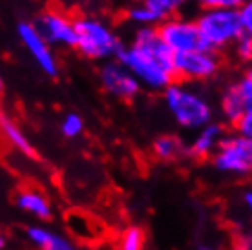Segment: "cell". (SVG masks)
<instances>
[{
	"instance_id": "obj_25",
	"label": "cell",
	"mask_w": 252,
	"mask_h": 250,
	"mask_svg": "<svg viewBox=\"0 0 252 250\" xmlns=\"http://www.w3.org/2000/svg\"><path fill=\"white\" fill-rule=\"evenodd\" d=\"M247 0H199L201 7H225V9H240Z\"/></svg>"
},
{
	"instance_id": "obj_11",
	"label": "cell",
	"mask_w": 252,
	"mask_h": 250,
	"mask_svg": "<svg viewBox=\"0 0 252 250\" xmlns=\"http://www.w3.org/2000/svg\"><path fill=\"white\" fill-rule=\"evenodd\" d=\"M225 137V130L220 123H208L203 128L195 130V135L192 139V143L189 146V154L197 159H205V157L214 156V152L218 150L221 139Z\"/></svg>"
},
{
	"instance_id": "obj_18",
	"label": "cell",
	"mask_w": 252,
	"mask_h": 250,
	"mask_svg": "<svg viewBox=\"0 0 252 250\" xmlns=\"http://www.w3.org/2000/svg\"><path fill=\"white\" fill-rule=\"evenodd\" d=\"M143 2L158 15L161 22L164 19H170V17L179 15V11L187 4V0H143Z\"/></svg>"
},
{
	"instance_id": "obj_4",
	"label": "cell",
	"mask_w": 252,
	"mask_h": 250,
	"mask_svg": "<svg viewBox=\"0 0 252 250\" xmlns=\"http://www.w3.org/2000/svg\"><path fill=\"white\" fill-rule=\"evenodd\" d=\"M117 59L137 77L143 88L150 92H164L176 81L174 69L164 66L154 53L137 44L132 42L128 46H123Z\"/></svg>"
},
{
	"instance_id": "obj_16",
	"label": "cell",
	"mask_w": 252,
	"mask_h": 250,
	"mask_svg": "<svg viewBox=\"0 0 252 250\" xmlns=\"http://www.w3.org/2000/svg\"><path fill=\"white\" fill-rule=\"evenodd\" d=\"M247 102L245 99L241 97L240 90L236 88V84L232 86H228L225 90V94L221 97V113H223V117L230 123V125H236L240 117L245 113L247 110Z\"/></svg>"
},
{
	"instance_id": "obj_19",
	"label": "cell",
	"mask_w": 252,
	"mask_h": 250,
	"mask_svg": "<svg viewBox=\"0 0 252 250\" xmlns=\"http://www.w3.org/2000/svg\"><path fill=\"white\" fill-rule=\"evenodd\" d=\"M145 243H146L145 230L137 225L126 226L119 238L121 250H141V249H145Z\"/></svg>"
},
{
	"instance_id": "obj_23",
	"label": "cell",
	"mask_w": 252,
	"mask_h": 250,
	"mask_svg": "<svg viewBox=\"0 0 252 250\" xmlns=\"http://www.w3.org/2000/svg\"><path fill=\"white\" fill-rule=\"evenodd\" d=\"M238 11H240V20H241L243 33L252 37V0H247Z\"/></svg>"
},
{
	"instance_id": "obj_6",
	"label": "cell",
	"mask_w": 252,
	"mask_h": 250,
	"mask_svg": "<svg viewBox=\"0 0 252 250\" xmlns=\"http://www.w3.org/2000/svg\"><path fill=\"white\" fill-rule=\"evenodd\" d=\"M220 51L199 48V50L176 53L174 71L176 79L187 82H205L218 75L221 68Z\"/></svg>"
},
{
	"instance_id": "obj_22",
	"label": "cell",
	"mask_w": 252,
	"mask_h": 250,
	"mask_svg": "<svg viewBox=\"0 0 252 250\" xmlns=\"http://www.w3.org/2000/svg\"><path fill=\"white\" fill-rule=\"evenodd\" d=\"M236 88L240 90V94H241V97L245 99L247 106L251 108L252 106V66L243 71L241 79L236 82Z\"/></svg>"
},
{
	"instance_id": "obj_7",
	"label": "cell",
	"mask_w": 252,
	"mask_h": 250,
	"mask_svg": "<svg viewBox=\"0 0 252 250\" xmlns=\"http://www.w3.org/2000/svg\"><path fill=\"white\" fill-rule=\"evenodd\" d=\"M33 24L42 37L59 48H75L77 44V24L75 19L59 9H44L38 13Z\"/></svg>"
},
{
	"instance_id": "obj_26",
	"label": "cell",
	"mask_w": 252,
	"mask_h": 250,
	"mask_svg": "<svg viewBox=\"0 0 252 250\" xmlns=\"http://www.w3.org/2000/svg\"><path fill=\"white\" fill-rule=\"evenodd\" d=\"M240 247L241 249H251L252 250V232H249V234H245V236H241Z\"/></svg>"
},
{
	"instance_id": "obj_10",
	"label": "cell",
	"mask_w": 252,
	"mask_h": 250,
	"mask_svg": "<svg viewBox=\"0 0 252 250\" xmlns=\"http://www.w3.org/2000/svg\"><path fill=\"white\" fill-rule=\"evenodd\" d=\"M17 35H19L22 46L35 61V64L40 68V71L48 77H57L59 62L55 53H53V46L42 37V33L35 28V24L33 22H19Z\"/></svg>"
},
{
	"instance_id": "obj_12",
	"label": "cell",
	"mask_w": 252,
	"mask_h": 250,
	"mask_svg": "<svg viewBox=\"0 0 252 250\" xmlns=\"http://www.w3.org/2000/svg\"><path fill=\"white\" fill-rule=\"evenodd\" d=\"M15 205L19 210L32 218H37L38 221H46L53 214L50 199L37 188H20L15 194Z\"/></svg>"
},
{
	"instance_id": "obj_1",
	"label": "cell",
	"mask_w": 252,
	"mask_h": 250,
	"mask_svg": "<svg viewBox=\"0 0 252 250\" xmlns=\"http://www.w3.org/2000/svg\"><path fill=\"white\" fill-rule=\"evenodd\" d=\"M163 100L172 119L185 130H199L214 117V110L205 95L187 81H176L163 92Z\"/></svg>"
},
{
	"instance_id": "obj_2",
	"label": "cell",
	"mask_w": 252,
	"mask_h": 250,
	"mask_svg": "<svg viewBox=\"0 0 252 250\" xmlns=\"http://www.w3.org/2000/svg\"><path fill=\"white\" fill-rule=\"evenodd\" d=\"M77 44L75 50L90 61H110L117 59L121 44L112 26L97 17H77Z\"/></svg>"
},
{
	"instance_id": "obj_5",
	"label": "cell",
	"mask_w": 252,
	"mask_h": 250,
	"mask_svg": "<svg viewBox=\"0 0 252 250\" xmlns=\"http://www.w3.org/2000/svg\"><path fill=\"white\" fill-rule=\"evenodd\" d=\"M212 164L221 174L249 175L252 174V139L241 133H225L218 150L212 156Z\"/></svg>"
},
{
	"instance_id": "obj_21",
	"label": "cell",
	"mask_w": 252,
	"mask_h": 250,
	"mask_svg": "<svg viewBox=\"0 0 252 250\" xmlns=\"http://www.w3.org/2000/svg\"><path fill=\"white\" fill-rule=\"evenodd\" d=\"M234 57L243 64H252V37L251 35H241L232 46Z\"/></svg>"
},
{
	"instance_id": "obj_8",
	"label": "cell",
	"mask_w": 252,
	"mask_h": 250,
	"mask_svg": "<svg viewBox=\"0 0 252 250\" xmlns=\"http://www.w3.org/2000/svg\"><path fill=\"white\" fill-rule=\"evenodd\" d=\"M99 81L106 94L119 100H132L133 97H137L143 88L137 77L119 59L104 61L99 69Z\"/></svg>"
},
{
	"instance_id": "obj_24",
	"label": "cell",
	"mask_w": 252,
	"mask_h": 250,
	"mask_svg": "<svg viewBox=\"0 0 252 250\" xmlns=\"http://www.w3.org/2000/svg\"><path fill=\"white\" fill-rule=\"evenodd\" d=\"M236 131L241 133V135H245V137H251L252 139V106L247 108L245 113L240 117V121L234 125Z\"/></svg>"
},
{
	"instance_id": "obj_20",
	"label": "cell",
	"mask_w": 252,
	"mask_h": 250,
	"mask_svg": "<svg viewBox=\"0 0 252 250\" xmlns=\"http://www.w3.org/2000/svg\"><path fill=\"white\" fill-rule=\"evenodd\" d=\"M84 131V119L79 113L68 112L61 121V133L66 139H75Z\"/></svg>"
},
{
	"instance_id": "obj_14",
	"label": "cell",
	"mask_w": 252,
	"mask_h": 250,
	"mask_svg": "<svg viewBox=\"0 0 252 250\" xmlns=\"http://www.w3.org/2000/svg\"><path fill=\"white\" fill-rule=\"evenodd\" d=\"M0 126H2V133H4V139H6V143L15 148L17 152H20L22 156L26 157H35V148H33L32 141L30 137L24 133V130L19 126V123H15V121L9 117V115H2L0 117Z\"/></svg>"
},
{
	"instance_id": "obj_13",
	"label": "cell",
	"mask_w": 252,
	"mask_h": 250,
	"mask_svg": "<svg viewBox=\"0 0 252 250\" xmlns=\"http://www.w3.org/2000/svg\"><path fill=\"white\" fill-rule=\"evenodd\" d=\"M26 239L35 249L40 250H73L75 245L66 236L57 234L42 225H30L26 228Z\"/></svg>"
},
{
	"instance_id": "obj_15",
	"label": "cell",
	"mask_w": 252,
	"mask_h": 250,
	"mask_svg": "<svg viewBox=\"0 0 252 250\" xmlns=\"http://www.w3.org/2000/svg\"><path fill=\"white\" fill-rule=\"evenodd\" d=\"M152 154L156 159L170 163V161H177L181 159L185 154H189V148L185 146V143L176 135H159L154 144H152Z\"/></svg>"
},
{
	"instance_id": "obj_27",
	"label": "cell",
	"mask_w": 252,
	"mask_h": 250,
	"mask_svg": "<svg viewBox=\"0 0 252 250\" xmlns=\"http://www.w3.org/2000/svg\"><path fill=\"white\" fill-rule=\"evenodd\" d=\"M243 203H245L247 210H249V214L252 216V188L251 190H247L245 194H243Z\"/></svg>"
},
{
	"instance_id": "obj_9",
	"label": "cell",
	"mask_w": 252,
	"mask_h": 250,
	"mask_svg": "<svg viewBox=\"0 0 252 250\" xmlns=\"http://www.w3.org/2000/svg\"><path fill=\"white\" fill-rule=\"evenodd\" d=\"M158 28L161 37L164 38V42L176 53L205 48L197 20H190L176 15V17H170V19H164L163 22H159Z\"/></svg>"
},
{
	"instance_id": "obj_3",
	"label": "cell",
	"mask_w": 252,
	"mask_h": 250,
	"mask_svg": "<svg viewBox=\"0 0 252 250\" xmlns=\"http://www.w3.org/2000/svg\"><path fill=\"white\" fill-rule=\"evenodd\" d=\"M195 20L199 26L205 48L208 50L223 51L232 48L234 42L243 35L238 9L203 7V11Z\"/></svg>"
},
{
	"instance_id": "obj_17",
	"label": "cell",
	"mask_w": 252,
	"mask_h": 250,
	"mask_svg": "<svg viewBox=\"0 0 252 250\" xmlns=\"http://www.w3.org/2000/svg\"><path fill=\"white\" fill-rule=\"evenodd\" d=\"M126 17H128V20L132 24L137 26V28H141V26H159V22H161L158 15L152 11L143 0H139L137 4H133L126 11Z\"/></svg>"
}]
</instances>
